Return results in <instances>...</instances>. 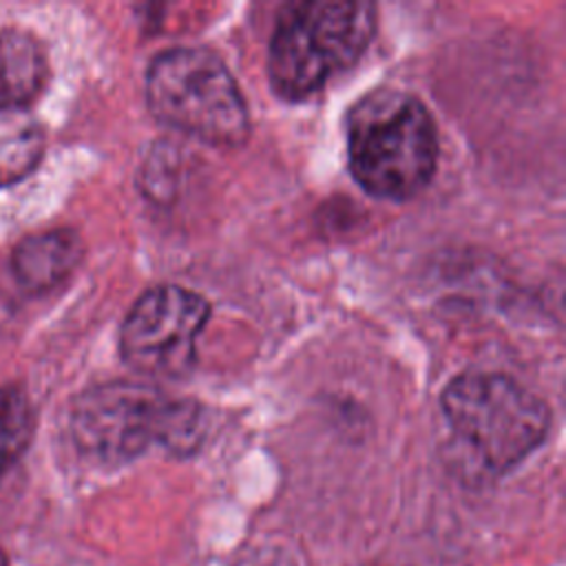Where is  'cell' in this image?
Instances as JSON below:
<instances>
[{
    "instance_id": "7a4b0ae2",
    "label": "cell",
    "mask_w": 566,
    "mask_h": 566,
    "mask_svg": "<svg viewBox=\"0 0 566 566\" xmlns=\"http://www.w3.org/2000/svg\"><path fill=\"white\" fill-rule=\"evenodd\" d=\"M347 159L354 179L374 197L402 201L420 192L438 164V133L411 93L376 88L347 117Z\"/></svg>"
},
{
    "instance_id": "6da1fadb",
    "label": "cell",
    "mask_w": 566,
    "mask_h": 566,
    "mask_svg": "<svg viewBox=\"0 0 566 566\" xmlns=\"http://www.w3.org/2000/svg\"><path fill=\"white\" fill-rule=\"evenodd\" d=\"M71 433L80 453L99 464H122L153 442L175 455H190L203 440V409L188 398L133 380L86 389L73 405Z\"/></svg>"
},
{
    "instance_id": "ba28073f",
    "label": "cell",
    "mask_w": 566,
    "mask_h": 566,
    "mask_svg": "<svg viewBox=\"0 0 566 566\" xmlns=\"http://www.w3.org/2000/svg\"><path fill=\"white\" fill-rule=\"evenodd\" d=\"M49 77L46 53L27 31L0 29V108H27Z\"/></svg>"
},
{
    "instance_id": "8fae6325",
    "label": "cell",
    "mask_w": 566,
    "mask_h": 566,
    "mask_svg": "<svg viewBox=\"0 0 566 566\" xmlns=\"http://www.w3.org/2000/svg\"><path fill=\"white\" fill-rule=\"evenodd\" d=\"M0 566H7V559H4V555L0 553Z\"/></svg>"
},
{
    "instance_id": "9c48e42d",
    "label": "cell",
    "mask_w": 566,
    "mask_h": 566,
    "mask_svg": "<svg viewBox=\"0 0 566 566\" xmlns=\"http://www.w3.org/2000/svg\"><path fill=\"white\" fill-rule=\"evenodd\" d=\"M44 153V133L27 108H0V188L29 177Z\"/></svg>"
},
{
    "instance_id": "5b68a950",
    "label": "cell",
    "mask_w": 566,
    "mask_h": 566,
    "mask_svg": "<svg viewBox=\"0 0 566 566\" xmlns=\"http://www.w3.org/2000/svg\"><path fill=\"white\" fill-rule=\"evenodd\" d=\"M150 113L203 144L239 146L250 133L248 104L226 62L201 46L159 53L146 71Z\"/></svg>"
},
{
    "instance_id": "8992f818",
    "label": "cell",
    "mask_w": 566,
    "mask_h": 566,
    "mask_svg": "<svg viewBox=\"0 0 566 566\" xmlns=\"http://www.w3.org/2000/svg\"><path fill=\"white\" fill-rule=\"evenodd\" d=\"M210 316L208 301L179 285L146 290L124 318L122 358L153 378H181L197 358V338Z\"/></svg>"
},
{
    "instance_id": "277c9868",
    "label": "cell",
    "mask_w": 566,
    "mask_h": 566,
    "mask_svg": "<svg viewBox=\"0 0 566 566\" xmlns=\"http://www.w3.org/2000/svg\"><path fill=\"white\" fill-rule=\"evenodd\" d=\"M442 411L478 469L493 475L528 458L551 427L546 402L504 374L455 376L442 391Z\"/></svg>"
},
{
    "instance_id": "52a82bcc",
    "label": "cell",
    "mask_w": 566,
    "mask_h": 566,
    "mask_svg": "<svg viewBox=\"0 0 566 566\" xmlns=\"http://www.w3.org/2000/svg\"><path fill=\"white\" fill-rule=\"evenodd\" d=\"M82 241L73 230H44L24 237L11 252V272L29 294L64 283L82 261Z\"/></svg>"
},
{
    "instance_id": "30bf717a",
    "label": "cell",
    "mask_w": 566,
    "mask_h": 566,
    "mask_svg": "<svg viewBox=\"0 0 566 566\" xmlns=\"http://www.w3.org/2000/svg\"><path fill=\"white\" fill-rule=\"evenodd\" d=\"M33 436V411L20 389H0V480L27 451Z\"/></svg>"
},
{
    "instance_id": "3957f363",
    "label": "cell",
    "mask_w": 566,
    "mask_h": 566,
    "mask_svg": "<svg viewBox=\"0 0 566 566\" xmlns=\"http://www.w3.org/2000/svg\"><path fill=\"white\" fill-rule=\"evenodd\" d=\"M376 31V7L365 0H307L281 7L268 49L274 93L301 102L347 71Z\"/></svg>"
}]
</instances>
